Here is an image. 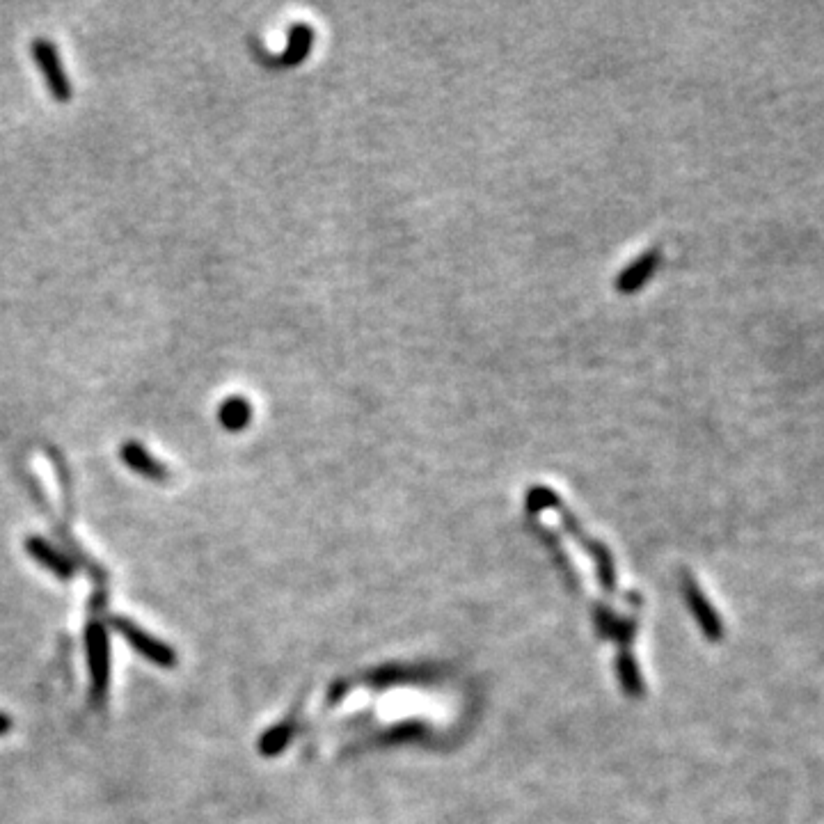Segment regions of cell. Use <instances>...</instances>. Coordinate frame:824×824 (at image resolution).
<instances>
[{
  "mask_svg": "<svg viewBox=\"0 0 824 824\" xmlns=\"http://www.w3.org/2000/svg\"><path fill=\"white\" fill-rule=\"evenodd\" d=\"M30 53H33L35 65L42 69L44 81L49 85V92L53 94L55 101H69L71 99V83L67 78L65 65H62L60 53L49 39H35L33 46H30Z\"/></svg>",
  "mask_w": 824,
  "mask_h": 824,
  "instance_id": "6da1fadb",
  "label": "cell"
},
{
  "mask_svg": "<svg viewBox=\"0 0 824 824\" xmlns=\"http://www.w3.org/2000/svg\"><path fill=\"white\" fill-rule=\"evenodd\" d=\"M26 550H28L30 557H33L35 561H39V564H42L44 568H49L53 575L62 577V580H69V577H74V573H76L74 564H71V561L60 550H55L51 543H46L44 538H39V536L28 538Z\"/></svg>",
  "mask_w": 824,
  "mask_h": 824,
  "instance_id": "8992f818",
  "label": "cell"
},
{
  "mask_svg": "<svg viewBox=\"0 0 824 824\" xmlns=\"http://www.w3.org/2000/svg\"><path fill=\"white\" fill-rule=\"evenodd\" d=\"M660 261H662V250L660 248H653V250L644 252V255H641L637 261H632V264L616 277V289L621 293H632V291H637L639 287H644V284L651 280L655 268L660 266Z\"/></svg>",
  "mask_w": 824,
  "mask_h": 824,
  "instance_id": "277c9868",
  "label": "cell"
},
{
  "mask_svg": "<svg viewBox=\"0 0 824 824\" xmlns=\"http://www.w3.org/2000/svg\"><path fill=\"white\" fill-rule=\"evenodd\" d=\"M115 628L126 641H129L133 648H136L140 655H145L149 662H154V664H158V667H165V669H170V667H174V664H177V655H174V651L170 646H165V644H161V641H156L152 635L142 632L133 623L122 621V618H120V621L115 623Z\"/></svg>",
  "mask_w": 824,
  "mask_h": 824,
  "instance_id": "3957f363",
  "label": "cell"
},
{
  "mask_svg": "<svg viewBox=\"0 0 824 824\" xmlns=\"http://www.w3.org/2000/svg\"><path fill=\"white\" fill-rule=\"evenodd\" d=\"M120 456H122L124 465L131 467L133 472H138L140 477L152 479V481L168 479V467L158 463L156 458L140 445V442H126V445H122L120 449Z\"/></svg>",
  "mask_w": 824,
  "mask_h": 824,
  "instance_id": "5b68a950",
  "label": "cell"
},
{
  "mask_svg": "<svg viewBox=\"0 0 824 824\" xmlns=\"http://www.w3.org/2000/svg\"><path fill=\"white\" fill-rule=\"evenodd\" d=\"M10 728H12V719L7 717V715H3V712H0V735L10 731Z\"/></svg>",
  "mask_w": 824,
  "mask_h": 824,
  "instance_id": "30bf717a",
  "label": "cell"
},
{
  "mask_svg": "<svg viewBox=\"0 0 824 824\" xmlns=\"http://www.w3.org/2000/svg\"><path fill=\"white\" fill-rule=\"evenodd\" d=\"M218 419L227 431H243L252 419V406L245 396H227L218 408Z\"/></svg>",
  "mask_w": 824,
  "mask_h": 824,
  "instance_id": "52a82bcc",
  "label": "cell"
},
{
  "mask_svg": "<svg viewBox=\"0 0 824 824\" xmlns=\"http://www.w3.org/2000/svg\"><path fill=\"white\" fill-rule=\"evenodd\" d=\"M85 648H87V664H90L92 676V692L94 699H103L108 689V673H110V646L108 635L103 625L92 623L85 632Z\"/></svg>",
  "mask_w": 824,
  "mask_h": 824,
  "instance_id": "7a4b0ae2",
  "label": "cell"
},
{
  "mask_svg": "<svg viewBox=\"0 0 824 824\" xmlns=\"http://www.w3.org/2000/svg\"><path fill=\"white\" fill-rule=\"evenodd\" d=\"M689 605H692V612L699 618L705 635L710 639H719L721 632H724V628H721V618L715 609L710 607V602L701 596V591L696 589V586H689Z\"/></svg>",
  "mask_w": 824,
  "mask_h": 824,
  "instance_id": "ba28073f",
  "label": "cell"
},
{
  "mask_svg": "<svg viewBox=\"0 0 824 824\" xmlns=\"http://www.w3.org/2000/svg\"><path fill=\"white\" fill-rule=\"evenodd\" d=\"M314 44V30L305 26V23H298L289 30V46L287 51L282 53V58L277 60V65H298L300 60L305 58L307 51L312 49Z\"/></svg>",
  "mask_w": 824,
  "mask_h": 824,
  "instance_id": "9c48e42d",
  "label": "cell"
}]
</instances>
